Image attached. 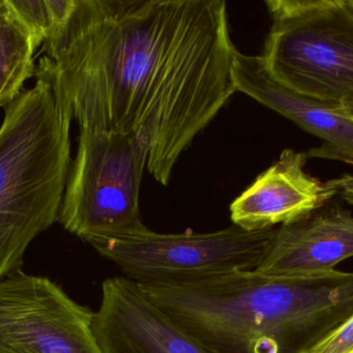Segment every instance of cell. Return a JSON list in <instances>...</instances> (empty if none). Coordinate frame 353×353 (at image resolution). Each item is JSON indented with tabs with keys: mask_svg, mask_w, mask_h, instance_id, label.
I'll return each mask as SVG.
<instances>
[{
	"mask_svg": "<svg viewBox=\"0 0 353 353\" xmlns=\"http://www.w3.org/2000/svg\"><path fill=\"white\" fill-rule=\"evenodd\" d=\"M333 182L337 188V194L339 193L346 202L353 205V174L342 176L333 180Z\"/></svg>",
	"mask_w": 353,
	"mask_h": 353,
	"instance_id": "cell-15",
	"label": "cell"
},
{
	"mask_svg": "<svg viewBox=\"0 0 353 353\" xmlns=\"http://www.w3.org/2000/svg\"><path fill=\"white\" fill-rule=\"evenodd\" d=\"M93 317L49 278L0 280V353H103Z\"/></svg>",
	"mask_w": 353,
	"mask_h": 353,
	"instance_id": "cell-7",
	"label": "cell"
},
{
	"mask_svg": "<svg viewBox=\"0 0 353 353\" xmlns=\"http://www.w3.org/2000/svg\"><path fill=\"white\" fill-rule=\"evenodd\" d=\"M276 228L247 231L232 225L208 233L165 234L143 224L125 233L86 242L137 283H176L256 269Z\"/></svg>",
	"mask_w": 353,
	"mask_h": 353,
	"instance_id": "cell-6",
	"label": "cell"
},
{
	"mask_svg": "<svg viewBox=\"0 0 353 353\" xmlns=\"http://www.w3.org/2000/svg\"><path fill=\"white\" fill-rule=\"evenodd\" d=\"M236 91L281 114L323 141L308 158L337 160L353 165V118L343 106L325 103L294 90L274 78L261 56L236 50L234 59Z\"/></svg>",
	"mask_w": 353,
	"mask_h": 353,
	"instance_id": "cell-9",
	"label": "cell"
},
{
	"mask_svg": "<svg viewBox=\"0 0 353 353\" xmlns=\"http://www.w3.org/2000/svg\"><path fill=\"white\" fill-rule=\"evenodd\" d=\"M37 49L30 33L4 0L0 8V107L19 97L24 83L34 76Z\"/></svg>",
	"mask_w": 353,
	"mask_h": 353,
	"instance_id": "cell-12",
	"label": "cell"
},
{
	"mask_svg": "<svg viewBox=\"0 0 353 353\" xmlns=\"http://www.w3.org/2000/svg\"><path fill=\"white\" fill-rule=\"evenodd\" d=\"M353 257V216L340 209H319L276 228L275 236L256 271L292 277L335 271Z\"/></svg>",
	"mask_w": 353,
	"mask_h": 353,
	"instance_id": "cell-11",
	"label": "cell"
},
{
	"mask_svg": "<svg viewBox=\"0 0 353 353\" xmlns=\"http://www.w3.org/2000/svg\"><path fill=\"white\" fill-rule=\"evenodd\" d=\"M4 0H0V8H2V6H3Z\"/></svg>",
	"mask_w": 353,
	"mask_h": 353,
	"instance_id": "cell-17",
	"label": "cell"
},
{
	"mask_svg": "<svg viewBox=\"0 0 353 353\" xmlns=\"http://www.w3.org/2000/svg\"><path fill=\"white\" fill-rule=\"evenodd\" d=\"M261 58L274 78L325 103L353 101V0H267Z\"/></svg>",
	"mask_w": 353,
	"mask_h": 353,
	"instance_id": "cell-4",
	"label": "cell"
},
{
	"mask_svg": "<svg viewBox=\"0 0 353 353\" xmlns=\"http://www.w3.org/2000/svg\"><path fill=\"white\" fill-rule=\"evenodd\" d=\"M76 0H6L30 33L37 48L53 37L70 18Z\"/></svg>",
	"mask_w": 353,
	"mask_h": 353,
	"instance_id": "cell-13",
	"label": "cell"
},
{
	"mask_svg": "<svg viewBox=\"0 0 353 353\" xmlns=\"http://www.w3.org/2000/svg\"><path fill=\"white\" fill-rule=\"evenodd\" d=\"M343 107L345 111L353 118V101L344 104Z\"/></svg>",
	"mask_w": 353,
	"mask_h": 353,
	"instance_id": "cell-16",
	"label": "cell"
},
{
	"mask_svg": "<svg viewBox=\"0 0 353 353\" xmlns=\"http://www.w3.org/2000/svg\"><path fill=\"white\" fill-rule=\"evenodd\" d=\"M147 163L148 149L134 135L80 130L58 222L85 242L140 227Z\"/></svg>",
	"mask_w": 353,
	"mask_h": 353,
	"instance_id": "cell-5",
	"label": "cell"
},
{
	"mask_svg": "<svg viewBox=\"0 0 353 353\" xmlns=\"http://www.w3.org/2000/svg\"><path fill=\"white\" fill-rule=\"evenodd\" d=\"M211 353H304L353 314V273L280 277L236 271L140 284Z\"/></svg>",
	"mask_w": 353,
	"mask_h": 353,
	"instance_id": "cell-2",
	"label": "cell"
},
{
	"mask_svg": "<svg viewBox=\"0 0 353 353\" xmlns=\"http://www.w3.org/2000/svg\"><path fill=\"white\" fill-rule=\"evenodd\" d=\"M308 155L292 149L257 176L230 204L232 225L247 231L271 229L323 209L337 194L333 180L323 182L305 170Z\"/></svg>",
	"mask_w": 353,
	"mask_h": 353,
	"instance_id": "cell-10",
	"label": "cell"
},
{
	"mask_svg": "<svg viewBox=\"0 0 353 353\" xmlns=\"http://www.w3.org/2000/svg\"><path fill=\"white\" fill-rule=\"evenodd\" d=\"M92 327L103 353H211L126 277L103 282Z\"/></svg>",
	"mask_w": 353,
	"mask_h": 353,
	"instance_id": "cell-8",
	"label": "cell"
},
{
	"mask_svg": "<svg viewBox=\"0 0 353 353\" xmlns=\"http://www.w3.org/2000/svg\"><path fill=\"white\" fill-rule=\"evenodd\" d=\"M41 52L35 73L80 130L140 139L163 186L236 93L223 0H76Z\"/></svg>",
	"mask_w": 353,
	"mask_h": 353,
	"instance_id": "cell-1",
	"label": "cell"
},
{
	"mask_svg": "<svg viewBox=\"0 0 353 353\" xmlns=\"http://www.w3.org/2000/svg\"><path fill=\"white\" fill-rule=\"evenodd\" d=\"M4 108L0 126V280L59 219L70 163V114L47 77Z\"/></svg>",
	"mask_w": 353,
	"mask_h": 353,
	"instance_id": "cell-3",
	"label": "cell"
},
{
	"mask_svg": "<svg viewBox=\"0 0 353 353\" xmlns=\"http://www.w3.org/2000/svg\"><path fill=\"white\" fill-rule=\"evenodd\" d=\"M304 353H353V314Z\"/></svg>",
	"mask_w": 353,
	"mask_h": 353,
	"instance_id": "cell-14",
	"label": "cell"
}]
</instances>
